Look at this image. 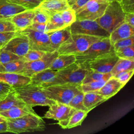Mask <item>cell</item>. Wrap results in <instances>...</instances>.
<instances>
[{"label": "cell", "instance_id": "obj_1", "mask_svg": "<svg viewBox=\"0 0 134 134\" xmlns=\"http://www.w3.org/2000/svg\"><path fill=\"white\" fill-rule=\"evenodd\" d=\"M7 132L20 133L41 131L45 129V122L38 114H29L23 117L7 120Z\"/></svg>", "mask_w": 134, "mask_h": 134}, {"label": "cell", "instance_id": "obj_2", "mask_svg": "<svg viewBox=\"0 0 134 134\" xmlns=\"http://www.w3.org/2000/svg\"><path fill=\"white\" fill-rule=\"evenodd\" d=\"M42 86L28 84L15 89L18 98L26 105L34 107L36 106H50L56 102L49 98L42 91Z\"/></svg>", "mask_w": 134, "mask_h": 134}, {"label": "cell", "instance_id": "obj_3", "mask_svg": "<svg viewBox=\"0 0 134 134\" xmlns=\"http://www.w3.org/2000/svg\"><path fill=\"white\" fill-rule=\"evenodd\" d=\"M88 70L75 62L70 65L57 71L55 77L43 87L66 83L81 84Z\"/></svg>", "mask_w": 134, "mask_h": 134}, {"label": "cell", "instance_id": "obj_4", "mask_svg": "<svg viewBox=\"0 0 134 134\" xmlns=\"http://www.w3.org/2000/svg\"><path fill=\"white\" fill-rule=\"evenodd\" d=\"M103 38L84 34H71L57 51L59 54L76 55L85 51L94 42Z\"/></svg>", "mask_w": 134, "mask_h": 134}, {"label": "cell", "instance_id": "obj_5", "mask_svg": "<svg viewBox=\"0 0 134 134\" xmlns=\"http://www.w3.org/2000/svg\"><path fill=\"white\" fill-rule=\"evenodd\" d=\"M125 13L117 0L109 2L103 15L96 21L110 34L116 28L124 23Z\"/></svg>", "mask_w": 134, "mask_h": 134}, {"label": "cell", "instance_id": "obj_6", "mask_svg": "<svg viewBox=\"0 0 134 134\" xmlns=\"http://www.w3.org/2000/svg\"><path fill=\"white\" fill-rule=\"evenodd\" d=\"M81 84H62L42 87V91L50 99L69 105L74 96L81 90Z\"/></svg>", "mask_w": 134, "mask_h": 134}, {"label": "cell", "instance_id": "obj_7", "mask_svg": "<svg viewBox=\"0 0 134 134\" xmlns=\"http://www.w3.org/2000/svg\"><path fill=\"white\" fill-rule=\"evenodd\" d=\"M114 51L109 37L104 38L94 42L85 51L75 55V62L80 64L84 63Z\"/></svg>", "mask_w": 134, "mask_h": 134}, {"label": "cell", "instance_id": "obj_8", "mask_svg": "<svg viewBox=\"0 0 134 134\" xmlns=\"http://www.w3.org/2000/svg\"><path fill=\"white\" fill-rule=\"evenodd\" d=\"M70 28L71 34H84L101 38H108L110 35L96 20H76Z\"/></svg>", "mask_w": 134, "mask_h": 134}, {"label": "cell", "instance_id": "obj_9", "mask_svg": "<svg viewBox=\"0 0 134 134\" xmlns=\"http://www.w3.org/2000/svg\"><path fill=\"white\" fill-rule=\"evenodd\" d=\"M109 3L105 0H89L76 13V20H95L104 14Z\"/></svg>", "mask_w": 134, "mask_h": 134}, {"label": "cell", "instance_id": "obj_10", "mask_svg": "<svg viewBox=\"0 0 134 134\" xmlns=\"http://www.w3.org/2000/svg\"><path fill=\"white\" fill-rule=\"evenodd\" d=\"M26 35L29 39L30 49L44 52H53L51 47L49 34L40 32L30 28L17 31Z\"/></svg>", "mask_w": 134, "mask_h": 134}, {"label": "cell", "instance_id": "obj_11", "mask_svg": "<svg viewBox=\"0 0 134 134\" xmlns=\"http://www.w3.org/2000/svg\"><path fill=\"white\" fill-rule=\"evenodd\" d=\"M118 59L114 51L80 64L87 70L103 73H108L111 72Z\"/></svg>", "mask_w": 134, "mask_h": 134}, {"label": "cell", "instance_id": "obj_12", "mask_svg": "<svg viewBox=\"0 0 134 134\" xmlns=\"http://www.w3.org/2000/svg\"><path fill=\"white\" fill-rule=\"evenodd\" d=\"M58 55L57 50L53 52H47L37 60L25 62V68L21 74L31 77L34 74L49 68L52 61Z\"/></svg>", "mask_w": 134, "mask_h": 134}, {"label": "cell", "instance_id": "obj_13", "mask_svg": "<svg viewBox=\"0 0 134 134\" xmlns=\"http://www.w3.org/2000/svg\"><path fill=\"white\" fill-rule=\"evenodd\" d=\"M1 49L23 57L30 49L28 38L26 35L17 31L16 34Z\"/></svg>", "mask_w": 134, "mask_h": 134}, {"label": "cell", "instance_id": "obj_14", "mask_svg": "<svg viewBox=\"0 0 134 134\" xmlns=\"http://www.w3.org/2000/svg\"><path fill=\"white\" fill-rule=\"evenodd\" d=\"M75 109L69 105L55 102L49 106L48 110L44 115V118L59 121L70 118Z\"/></svg>", "mask_w": 134, "mask_h": 134}, {"label": "cell", "instance_id": "obj_15", "mask_svg": "<svg viewBox=\"0 0 134 134\" xmlns=\"http://www.w3.org/2000/svg\"><path fill=\"white\" fill-rule=\"evenodd\" d=\"M31 77L21 74L0 72V81L8 83L15 89L30 83Z\"/></svg>", "mask_w": 134, "mask_h": 134}, {"label": "cell", "instance_id": "obj_16", "mask_svg": "<svg viewBox=\"0 0 134 134\" xmlns=\"http://www.w3.org/2000/svg\"><path fill=\"white\" fill-rule=\"evenodd\" d=\"M34 16V9H27L14 15L9 20L14 24L17 31H19L28 28L33 23Z\"/></svg>", "mask_w": 134, "mask_h": 134}, {"label": "cell", "instance_id": "obj_17", "mask_svg": "<svg viewBox=\"0 0 134 134\" xmlns=\"http://www.w3.org/2000/svg\"><path fill=\"white\" fill-rule=\"evenodd\" d=\"M38 7L47 13L50 16L69 8L67 0H43Z\"/></svg>", "mask_w": 134, "mask_h": 134}, {"label": "cell", "instance_id": "obj_18", "mask_svg": "<svg viewBox=\"0 0 134 134\" xmlns=\"http://www.w3.org/2000/svg\"><path fill=\"white\" fill-rule=\"evenodd\" d=\"M26 10L24 7L7 0H0V19L10 20L14 15Z\"/></svg>", "mask_w": 134, "mask_h": 134}, {"label": "cell", "instance_id": "obj_19", "mask_svg": "<svg viewBox=\"0 0 134 134\" xmlns=\"http://www.w3.org/2000/svg\"><path fill=\"white\" fill-rule=\"evenodd\" d=\"M124 86L117 79L111 76L99 90L95 92L101 95L107 100L117 93Z\"/></svg>", "mask_w": 134, "mask_h": 134}, {"label": "cell", "instance_id": "obj_20", "mask_svg": "<svg viewBox=\"0 0 134 134\" xmlns=\"http://www.w3.org/2000/svg\"><path fill=\"white\" fill-rule=\"evenodd\" d=\"M134 36V27L126 23H122L116 28L109 35V39L113 44L121 39L128 38Z\"/></svg>", "mask_w": 134, "mask_h": 134}, {"label": "cell", "instance_id": "obj_21", "mask_svg": "<svg viewBox=\"0 0 134 134\" xmlns=\"http://www.w3.org/2000/svg\"><path fill=\"white\" fill-rule=\"evenodd\" d=\"M48 34L49 36L51 47L53 51L57 50L71 35L70 26Z\"/></svg>", "mask_w": 134, "mask_h": 134}, {"label": "cell", "instance_id": "obj_22", "mask_svg": "<svg viewBox=\"0 0 134 134\" xmlns=\"http://www.w3.org/2000/svg\"><path fill=\"white\" fill-rule=\"evenodd\" d=\"M56 73V70L47 68L34 74L31 76L29 84L43 87L55 77Z\"/></svg>", "mask_w": 134, "mask_h": 134}, {"label": "cell", "instance_id": "obj_23", "mask_svg": "<svg viewBox=\"0 0 134 134\" xmlns=\"http://www.w3.org/2000/svg\"><path fill=\"white\" fill-rule=\"evenodd\" d=\"M29 114H37L32 107L28 105L24 107H14L8 110L0 111V115L7 120L19 118Z\"/></svg>", "mask_w": 134, "mask_h": 134}, {"label": "cell", "instance_id": "obj_24", "mask_svg": "<svg viewBox=\"0 0 134 134\" xmlns=\"http://www.w3.org/2000/svg\"><path fill=\"white\" fill-rule=\"evenodd\" d=\"M26 105L17 97L15 90L0 100V111L8 110L14 107H24Z\"/></svg>", "mask_w": 134, "mask_h": 134}, {"label": "cell", "instance_id": "obj_25", "mask_svg": "<svg viewBox=\"0 0 134 134\" xmlns=\"http://www.w3.org/2000/svg\"><path fill=\"white\" fill-rule=\"evenodd\" d=\"M106 100L105 97L96 92L84 93L83 105L88 111Z\"/></svg>", "mask_w": 134, "mask_h": 134}, {"label": "cell", "instance_id": "obj_26", "mask_svg": "<svg viewBox=\"0 0 134 134\" xmlns=\"http://www.w3.org/2000/svg\"><path fill=\"white\" fill-rule=\"evenodd\" d=\"M75 61L76 58L74 54H59L52 61L49 68L58 71L70 65Z\"/></svg>", "mask_w": 134, "mask_h": 134}, {"label": "cell", "instance_id": "obj_27", "mask_svg": "<svg viewBox=\"0 0 134 134\" xmlns=\"http://www.w3.org/2000/svg\"><path fill=\"white\" fill-rule=\"evenodd\" d=\"M25 61L21 58L6 63L0 64V72L21 74L25 68Z\"/></svg>", "mask_w": 134, "mask_h": 134}, {"label": "cell", "instance_id": "obj_28", "mask_svg": "<svg viewBox=\"0 0 134 134\" xmlns=\"http://www.w3.org/2000/svg\"><path fill=\"white\" fill-rule=\"evenodd\" d=\"M60 13H55L50 17L47 25V33H50L66 27L62 19Z\"/></svg>", "mask_w": 134, "mask_h": 134}, {"label": "cell", "instance_id": "obj_29", "mask_svg": "<svg viewBox=\"0 0 134 134\" xmlns=\"http://www.w3.org/2000/svg\"><path fill=\"white\" fill-rule=\"evenodd\" d=\"M131 70H134V61L119 58L110 73L113 76L118 73Z\"/></svg>", "mask_w": 134, "mask_h": 134}, {"label": "cell", "instance_id": "obj_30", "mask_svg": "<svg viewBox=\"0 0 134 134\" xmlns=\"http://www.w3.org/2000/svg\"><path fill=\"white\" fill-rule=\"evenodd\" d=\"M88 113L85 110L75 109L69 118L66 129H70L80 126L86 117Z\"/></svg>", "mask_w": 134, "mask_h": 134}, {"label": "cell", "instance_id": "obj_31", "mask_svg": "<svg viewBox=\"0 0 134 134\" xmlns=\"http://www.w3.org/2000/svg\"><path fill=\"white\" fill-rule=\"evenodd\" d=\"M111 76L112 75L110 72L108 73H103L88 70V71L82 83H85L93 81H97L102 80H108Z\"/></svg>", "mask_w": 134, "mask_h": 134}, {"label": "cell", "instance_id": "obj_32", "mask_svg": "<svg viewBox=\"0 0 134 134\" xmlns=\"http://www.w3.org/2000/svg\"><path fill=\"white\" fill-rule=\"evenodd\" d=\"M108 80H102L97 81H93L85 83H82L80 85L81 90L83 93L95 92L99 90Z\"/></svg>", "mask_w": 134, "mask_h": 134}, {"label": "cell", "instance_id": "obj_33", "mask_svg": "<svg viewBox=\"0 0 134 134\" xmlns=\"http://www.w3.org/2000/svg\"><path fill=\"white\" fill-rule=\"evenodd\" d=\"M83 97L84 93L82 91H80L74 96L69 103V105L75 109L82 110L89 112L83 105Z\"/></svg>", "mask_w": 134, "mask_h": 134}, {"label": "cell", "instance_id": "obj_34", "mask_svg": "<svg viewBox=\"0 0 134 134\" xmlns=\"http://www.w3.org/2000/svg\"><path fill=\"white\" fill-rule=\"evenodd\" d=\"M60 13L65 27L70 26L76 20V13L71 7L65 9Z\"/></svg>", "mask_w": 134, "mask_h": 134}, {"label": "cell", "instance_id": "obj_35", "mask_svg": "<svg viewBox=\"0 0 134 134\" xmlns=\"http://www.w3.org/2000/svg\"><path fill=\"white\" fill-rule=\"evenodd\" d=\"M34 10L35 11V16L33 19V23L47 24L49 21L51 16L47 13L38 7Z\"/></svg>", "mask_w": 134, "mask_h": 134}, {"label": "cell", "instance_id": "obj_36", "mask_svg": "<svg viewBox=\"0 0 134 134\" xmlns=\"http://www.w3.org/2000/svg\"><path fill=\"white\" fill-rule=\"evenodd\" d=\"M118 58L134 61V45H132L115 51Z\"/></svg>", "mask_w": 134, "mask_h": 134}, {"label": "cell", "instance_id": "obj_37", "mask_svg": "<svg viewBox=\"0 0 134 134\" xmlns=\"http://www.w3.org/2000/svg\"><path fill=\"white\" fill-rule=\"evenodd\" d=\"M9 2L21 6L27 9H34L43 0H7Z\"/></svg>", "mask_w": 134, "mask_h": 134}, {"label": "cell", "instance_id": "obj_38", "mask_svg": "<svg viewBox=\"0 0 134 134\" xmlns=\"http://www.w3.org/2000/svg\"><path fill=\"white\" fill-rule=\"evenodd\" d=\"M21 58L22 57L17 55L9 51L0 49V62L2 64L18 60Z\"/></svg>", "mask_w": 134, "mask_h": 134}, {"label": "cell", "instance_id": "obj_39", "mask_svg": "<svg viewBox=\"0 0 134 134\" xmlns=\"http://www.w3.org/2000/svg\"><path fill=\"white\" fill-rule=\"evenodd\" d=\"M45 53L46 52L40 50L29 49L27 53L24 55L22 58L25 62L34 61L40 59Z\"/></svg>", "mask_w": 134, "mask_h": 134}, {"label": "cell", "instance_id": "obj_40", "mask_svg": "<svg viewBox=\"0 0 134 134\" xmlns=\"http://www.w3.org/2000/svg\"><path fill=\"white\" fill-rule=\"evenodd\" d=\"M134 36L131 37L121 39L119 41H117L113 44L114 49L115 51H118L119 50L122 49L126 47L134 45Z\"/></svg>", "mask_w": 134, "mask_h": 134}, {"label": "cell", "instance_id": "obj_41", "mask_svg": "<svg viewBox=\"0 0 134 134\" xmlns=\"http://www.w3.org/2000/svg\"><path fill=\"white\" fill-rule=\"evenodd\" d=\"M134 70H131L118 73L113 76L117 79L122 85L125 86L128 81L131 79Z\"/></svg>", "mask_w": 134, "mask_h": 134}, {"label": "cell", "instance_id": "obj_42", "mask_svg": "<svg viewBox=\"0 0 134 134\" xmlns=\"http://www.w3.org/2000/svg\"><path fill=\"white\" fill-rule=\"evenodd\" d=\"M17 31L14 24L9 20L0 19V32Z\"/></svg>", "mask_w": 134, "mask_h": 134}, {"label": "cell", "instance_id": "obj_43", "mask_svg": "<svg viewBox=\"0 0 134 134\" xmlns=\"http://www.w3.org/2000/svg\"><path fill=\"white\" fill-rule=\"evenodd\" d=\"M118 2L125 13H134V0H121Z\"/></svg>", "mask_w": 134, "mask_h": 134}, {"label": "cell", "instance_id": "obj_44", "mask_svg": "<svg viewBox=\"0 0 134 134\" xmlns=\"http://www.w3.org/2000/svg\"><path fill=\"white\" fill-rule=\"evenodd\" d=\"M15 88L8 83L0 81V100L6 96Z\"/></svg>", "mask_w": 134, "mask_h": 134}, {"label": "cell", "instance_id": "obj_45", "mask_svg": "<svg viewBox=\"0 0 134 134\" xmlns=\"http://www.w3.org/2000/svg\"><path fill=\"white\" fill-rule=\"evenodd\" d=\"M89 0H67L70 7L73 9L76 13Z\"/></svg>", "mask_w": 134, "mask_h": 134}, {"label": "cell", "instance_id": "obj_46", "mask_svg": "<svg viewBox=\"0 0 134 134\" xmlns=\"http://www.w3.org/2000/svg\"><path fill=\"white\" fill-rule=\"evenodd\" d=\"M17 31L0 32V49L4 47L16 34Z\"/></svg>", "mask_w": 134, "mask_h": 134}, {"label": "cell", "instance_id": "obj_47", "mask_svg": "<svg viewBox=\"0 0 134 134\" xmlns=\"http://www.w3.org/2000/svg\"><path fill=\"white\" fill-rule=\"evenodd\" d=\"M47 24H41L37 23H32V24L28 27L33 30L40 32L47 33Z\"/></svg>", "mask_w": 134, "mask_h": 134}, {"label": "cell", "instance_id": "obj_48", "mask_svg": "<svg viewBox=\"0 0 134 134\" xmlns=\"http://www.w3.org/2000/svg\"><path fill=\"white\" fill-rule=\"evenodd\" d=\"M124 22L134 27V13H125Z\"/></svg>", "mask_w": 134, "mask_h": 134}, {"label": "cell", "instance_id": "obj_49", "mask_svg": "<svg viewBox=\"0 0 134 134\" xmlns=\"http://www.w3.org/2000/svg\"><path fill=\"white\" fill-rule=\"evenodd\" d=\"M7 121L0 122V133L7 132Z\"/></svg>", "mask_w": 134, "mask_h": 134}, {"label": "cell", "instance_id": "obj_50", "mask_svg": "<svg viewBox=\"0 0 134 134\" xmlns=\"http://www.w3.org/2000/svg\"><path fill=\"white\" fill-rule=\"evenodd\" d=\"M69 118L66 119H64V120H62L61 121H58V124L63 129H66L67 128V125L69 123Z\"/></svg>", "mask_w": 134, "mask_h": 134}, {"label": "cell", "instance_id": "obj_51", "mask_svg": "<svg viewBox=\"0 0 134 134\" xmlns=\"http://www.w3.org/2000/svg\"><path fill=\"white\" fill-rule=\"evenodd\" d=\"M7 121L6 118H5L4 116L0 115V122H4V121Z\"/></svg>", "mask_w": 134, "mask_h": 134}, {"label": "cell", "instance_id": "obj_52", "mask_svg": "<svg viewBox=\"0 0 134 134\" xmlns=\"http://www.w3.org/2000/svg\"><path fill=\"white\" fill-rule=\"evenodd\" d=\"M105 1H106L108 3H109V2H111V1H114V0H105Z\"/></svg>", "mask_w": 134, "mask_h": 134}, {"label": "cell", "instance_id": "obj_53", "mask_svg": "<svg viewBox=\"0 0 134 134\" xmlns=\"http://www.w3.org/2000/svg\"><path fill=\"white\" fill-rule=\"evenodd\" d=\"M117 1H118V2H119V1H121V0H117Z\"/></svg>", "mask_w": 134, "mask_h": 134}, {"label": "cell", "instance_id": "obj_54", "mask_svg": "<svg viewBox=\"0 0 134 134\" xmlns=\"http://www.w3.org/2000/svg\"><path fill=\"white\" fill-rule=\"evenodd\" d=\"M0 64H1V62H0Z\"/></svg>", "mask_w": 134, "mask_h": 134}]
</instances>
